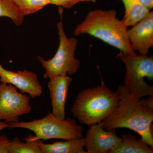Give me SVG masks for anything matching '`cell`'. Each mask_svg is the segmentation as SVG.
Instances as JSON below:
<instances>
[{
  "instance_id": "6da1fadb",
  "label": "cell",
  "mask_w": 153,
  "mask_h": 153,
  "mask_svg": "<svg viewBox=\"0 0 153 153\" xmlns=\"http://www.w3.org/2000/svg\"><path fill=\"white\" fill-rule=\"evenodd\" d=\"M115 92L119 99L118 106L100 122L102 126L107 131L130 129L153 148V109L143 106L140 99L131 95L124 85H120Z\"/></svg>"
},
{
  "instance_id": "9c48e42d",
  "label": "cell",
  "mask_w": 153,
  "mask_h": 153,
  "mask_svg": "<svg viewBox=\"0 0 153 153\" xmlns=\"http://www.w3.org/2000/svg\"><path fill=\"white\" fill-rule=\"evenodd\" d=\"M0 82L14 85L22 94L35 98L41 96L43 88L36 73L24 69L17 72L5 69L0 63Z\"/></svg>"
},
{
  "instance_id": "277c9868",
  "label": "cell",
  "mask_w": 153,
  "mask_h": 153,
  "mask_svg": "<svg viewBox=\"0 0 153 153\" xmlns=\"http://www.w3.org/2000/svg\"><path fill=\"white\" fill-rule=\"evenodd\" d=\"M8 128L27 129L33 132L38 140H70L83 137V127L76 121L68 117L61 120L49 112L46 116L31 121L11 122Z\"/></svg>"
},
{
  "instance_id": "7402d4cb",
  "label": "cell",
  "mask_w": 153,
  "mask_h": 153,
  "mask_svg": "<svg viewBox=\"0 0 153 153\" xmlns=\"http://www.w3.org/2000/svg\"><path fill=\"white\" fill-rule=\"evenodd\" d=\"M7 128H8V123L5 122H0V131Z\"/></svg>"
},
{
  "instance_id": "5bb4252c",
  "label": "cell",
  "mask_w": 153,
  "mask_h": 153,
  "mask_svg": "<svg viewBox=\"0 0 153 153\" xmlns=\"http://www.w3.org/2000/svg\"><path fill=\"white\" fill-rule=\"evenodd\" d=\"M125 7L122 21L128 27L133 26L146 16L150 12L139 0H121Z\"/></svg>"
},
{
  "instance_id": "ffe728a7",
  "label": "cell",
  "mask_w": 153,
  "mask_h": 153,
  "mask_svg": "<svg viewBox=\"0 0 153 153\" xmlns=\"http://www.w3.org/2000/svg\"><path fill=\"white\" fill-rule=\"evenodd\" d=\"M141 103L143 106L153 109V96H151L150 97H148L144 100H141Z\"/></svg>"
},
{
  "instance_id": "7c38bea8",
  "label": "cell",
  "mask_w": 153,
  "mask_h": 153,
  "mask_svg": "<svg viewBox=\"0 0 153 153\" xmlns=\"http://www.w3.org/2000/svg\"><path fill=\"white\" fill-rule=\"evenodd\" d=\"M42 153H86L84 150V137L46 144L38 140Z\"/></svg>"
},
{
  "instance_id": "ba28073f",
  "label": "cell",
  "mask_w": 153,
  "mask_h": 153,
  "mask_svg": "<svg viewBox=\"0 0 153 153\" xmlns=\"http://www.w3.org/2000/svg\"><path fill=\"white\" fill-rule=\"evenodd\" d=\"M89 126L84 137L86 153H110L120 143L115 130H106L100 123Z\"/></svg>"
},
{
  "instance_id": "4fadbf2b",
  "label": "cell",
  "mask_w": 153,
  "mask_h": 153,
  "mask_svg": "<svg viewBox=\"0 0 153 153\" xmlns=\"http://www.w3.org/2000/svg\"><path fill=\"white\" fill-rule=\"evenodd\" d=\"M151 148L142 140L131 134H122L120 143L110 153H153Z\"/></svg>"
},
{
  "instance_id": "d6986e66",
  "label": "cell",
  "mask_w": 153,
  "mask_h": 153,
  "mask_svg": "<svg viewBox=\"0 0 153 153\" xmlns=\"http://www.w3.org/2000/svg\"><path fill=\"white\" fill-rule=\"evenodd\" d=\"M10 141L5 134H0V153H9L8 145Z\"/></svg>"
},
{
  "instance_id": "8992f818",
  "label": "cell",
  "mask_w": 153,
  "mask_h": 153,
  "mask_svg": "<svg viewBox=\"0 0 153 153\" xmlns=\"http://www.w3.org/2000/svg\"><path fill=\"white\" fill-rule=\"evenodd\" d=\"M117 57L126 66L124 87L132 96L140 99L153 95V87L145 82V77L153 79V57L120 52Z\"/></svg>"
},
{
  "instance_id": "e0dca14e",
  "label": "cell",
  "mask_w": 153,
  "mask_h": 153,
  "mask_svg": "<svg viewBox=\"0 0 153 153\" xmlns=\"http://www.w3.org/2000/svg\"><path fill=\"white\" fill-rule=\"evenodd\" d=\"M22 15H31L50 4L49 0H13Z\"/></svg>"
},
{
  "instance_id": "44dd1931",
  "label": "cell",
  "mask_w": 153,
  "mask_h": 153,
  "mask_svg": "<svg viewBox=\"0 0 153 153\" xmlns=\"http://www.w3.org/2000/svg\"><path fill=\"white\" fill-rule=\"evenodd\" d=\"M141 4L148 10H150L153 8V0H139Z\"/></svg>"
},
{
  "instance_id": "8fae6325",
  "label": "cell",
  "mask_w": 153,
  "mask_h": 153,
  "mask_svg": "<svg viewBox=\"0 0 153 153\" xmlns=\"http://www.w3.org/2000/svg\"><path fill=\"white\" fill-rule=\"evenodd\" d=\"M49 79L48 87L52 108V113L58 118L64 120L68 88L72 79L67 75H63L52 77Z\"/></svg>"
},
{
  "instance_id": "2e32d148",
  "label": "cell",
  "mask_w": 153,
  "mask_h": 153,
  "mask_svg": "<svg viewBox=\"0 0 153 153\" xmlns=\"http://www.w3.org/2000/svg\"><path fill=\"white\" fill-rule=\"evenodd\" d=\"M3 17L10 19L17 26L22 25L25 19L13 0H0V17Z\"/></svg>"
},
{
  "instance_id": "9a60e30c",
  "label": "cell",
  "mask_w": 153,
  "mask_h": 153,
  "mask_svg": "<svg viewBox=\"0 0 153 153\" xmlns=\"http://www.w3.org/2000/svg\"><path fill=\"white\" fill-rule=\"evenodd\" d=\"M23 140L26 142H22L17 137L10 140L8 145L9 153H42L35 136L30 134Z\"/></svg>"
},
{
  "instance_id": "3957f363",
  "label": "cell",
  "mask_w": 153,
  "mask_h": 153,
  "mask_svg": "<svg viewBox=\"0 0 153 153\" xmlns=\"http://www.w3.org/2000/svg\"><path fill=\"white\" fill-rule=\"evenodd\" d=\"M119 99L104 84L79 92L71 111L80 123L88 126L101 122L117 108Z\"/></svg>"
},
{
  "instance_id": "5b68a950",
  "label": "cell",
  "mask_w": 153,
  "mask_h": 153,
  "mask_svg": "<svg viewBox=\"0 0 153 153\" xmlns=\"http://www.w3.org/2000/svg\"><path fill=\"white\" fill-rule=\"evenodd\" d=\"M60 21L57 25L59 44L54 57L45 60L40 56L37 57L45 69L43 77L45 79L59 76L71 75L76 73L80 66V61L74 57L78 41L74 38H68L64 32L62 22V11H59Z\"/></svg>"
},
{
  "instance_id": "30bf717a",
  "label": "cell",
  "mask_w": 153,
  "mask_h": 153,
  "mask_svg": "<svg viewBox=\"0 0 153 153\" xmlns=\"http://www.w3.org/2000/svg\"><path fill=\"white\" fill-rule=\"evenodd\" d=\"M128 30L129 40L132 49L140 55H147L153 46V12Z\"/></svg>"
},
{
  "instance_id": "ac0fdd59",
  "label": "cell",
  "mask_w": 153,
  "mask_h": 153,
  "mask_svg": "<svg viewBox=\"0 0 153 153\" xmlns=\"http://www.w3.org/2000/svg\"><path fill=\"white\" fill-rule=\"evenodd\" d=\"M96 0H49L50 4L58 6L61 8L70 9L80 2H93Z\"/></svg>"
},
{
  "instance_id": "52a82bcc",
  "label": "cell",
  "mask_w": 153,
  "mask_h": 153,
  "mask_svg": "<svg viewBox=\"0 0 153 153\" xmlns=\"http://www.w3.org/2000/svg\"><path fill=\"white\" fill-rule=\"evenodd\" d=\"M30 97L19 93L10 84H0V121L7 123L19 122V117L31 111Z\"/></svg>"
},
{
  "instance_id": "7a4b0ae2",
  "label": "cell",
  "mask_w": 153,
  "mask_h": 153,
  "mask_svg": "<svg viewBox=\"0 0 153 153\" xmlns=\"http://www.w3.org/2000/svg\"><path fill=\"white\" fill-rule=\"evenodd\" d=\"M114 9L89 11L82 23L76 26L74 36L87 34L100 39L120 52L135 54L132 49L128 36V27L117 18Z\"/></svg>"
}]
</instances>
